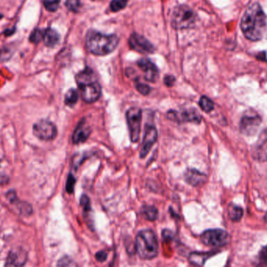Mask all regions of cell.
I'll return each instance as SVG.
<instances>
[{"mask_svg": "<svg viewBox=\"0 0 267 267\" xmlns=\"http://www.w3.org/2000/svg\"><path fill=\"white\" fill-rule=\"evenodd\" d=\"M241 29L245 38L251 41H259L265 35L267 29V16L257 2L250 5L244 13Z\"/></svg>", "mask_w": 267, "mask_h": 267, "instance_id": "obj_1", "label": "cell"}, {"mask_svg": "<svg viewBox=\"0 0 267 267\" xmlns=\"http://www.w3.org/2000/svg\"><path fill=\"white\" fill-rule=\"evenodd\" d=\"M76 82L81 97L86 103H94L101 96L102 89L92 70L86 67L76 76Z\"/></svg>", "mask_w": 267, "mask_h": 267, "instance_id": "obj_2", "label": "cell"}, {"mask_svg": "<svg viewBox=\"0 0 267 267\" xmlns=\"http://www.w3.org/2000/svg\"><path fill=\"white\" fill-rule=\"evenodd\" d=\"M119 38L116 35H104L99 31H89L86 36L88 50L94 55L105 56L118 47Z\"/></svg>", "mask_w": 267, "mask_h": 267, "instance_id": "obj_3", "label": "cell"}, {"mask_svg": "<svg viewBox=\"0 0 267 267\" xmlns=\"http://www.w3.org/2000/svg\"><path fill=\"white\" fill-rule=\"evenodd\" d=\"M136 251L142 259H152L158 255L159 245L156 235L151 230L140 231L136 236Z\"/></svg>", "mask_w": 267, "mask_h": 267, "instance_id": "obj_4", "label": "cell"}, {"mask_svg": "<svg viewBox=\"0 0 267 267\" xmlns=\"http://www.w3.org/2000/svg\"><path fill=\"white\" fill-rule=\"evenodd\" d=\"M196 23V14L189 6H177L171 15V25L177 30L190 29Z\"/></svg>", "mask_w": 267, "mask_h": 267, "instance_id": "obj_5", "label": "cell"}, {"mask_svg": "<svg viewBox=\"0 0 267 267\" xmlns=\"http://www.w3.org/2000/svg\"><path fill=\"white\" fill-rule=\"evenodd\" d=\"M129 128L130 138L133 143L138 142L141 133L142 110L138 108H131L126 113Z\"/></svg>", "mask_w": 267, "mask_h": 267, "instance_id": "obj_6", "label": "cell"}, {"mask_svg": "<svg viewBox=\"0 0 267 267\" xmlns=\"http://www.w3.org/2000/svg\"><path fill=\"white\" fill-rule=\"evenodd\" d=\"M201 239L204 245L213 248H220L227 245L229 241L228 234L221 229L208 230L203 233Z\"/></svg>", "mask_w": 267, "mask_h": 267, "instance_id": "obj_7", "label": "cell"}, {"mask_svg": "<svg viewBox=\"0 0 267 267\" xmlns=\"http://www.w3.org/2000/svg\"><path fill=\"white\" fill-rule=\"evenodd\" d=\"M33 133L42 141H53L57 137V128L50 121L40 120L34 125Z\"/></svg>", "mask_w": 267, "mask_h": 267, "instance_id": "obj_8", "label": "cell"}, {"mask_svg": "<svg viewBox=\"0 0 267 267\" xmlns=\"http://www.w3.org/2000/svg\"><path fill=\"white\" fill-rule=\"evenodd\" d=\"M167 118L171 121L176 122H190V123H200L202 117L200 114L195 109L191 108L188 110H184L181 112H177L174 110H170L167 113Z\"/></svg>", "mask_w": 267, "mask_h": 267, "instance_id": "obj_9", "label": "cell"}, {"mask_svg": "<svg viewBox=\"0 0 267 267\" xmlns=\"http://www.w3.org/2000/svg\"><path fill=\"white\" fill-rule=\"evenodd\" d=\"M261 123V118L255 114H245L241 118V132L247 136H252L257 132Z\"/></svg>", "mask_w": 267, "mask_h": 267, "instance_id": "obj_10", "label": "cell"}, {"mask_svg": "<svg viewBox=\"0 0 267 267\" xmlns=\"http://www.w3.org/2000/svg\"><path fill=\"white\" fill-rule=\"evenodd\" d=\"M158 139V132L156 127L152 125H147L146 126V133L144 136L142 149L140 151V157H146L156 141Z\"/></svg>", "mask_w": 267, "mask_h": 267, "instance_id": "obj_11", "label": "cell"}, {"mask_svg": "<svg viewBox=\"0 0 267 267\" xmlns=\"http://www.w3.org/2000/svg\"><path fill=\"white\" fill-rule=\"evenodd\" d=\"M130 47L141 53H152L155 50L153 45L142 35L133 33L129 39Z\"/></svg>", "mask_w": 267, "mask_h": 267, "instance_id": "obj_12", "label": "cell"}, {"mask_svg": "<svg viewBox=\"0 0 267 267\" xmlns=\"http://www.w3.org/2000/svg\"><path fill=\"white\" fill-rule=\"evenodd\" d=\"M252 156L255 160L265 161L267 160V128L262 132L257 142L253 146Z\"/></svg>", "mask_w": 267, "mask_h": 267, "instance_id": "obj_13", "label": "cell"}, {"mask_svg": "<svg viewBox=\"0 0 267 267\" xmlns=\"http://www.w3.org/2000/svg\"><path fill=\"white\" fill-rule=\"evenodd\" d=\"M138 67L142 69L145 75V79L151 82H156L159 79V70L152 62L147 58H142L138 62Z\"/></svg>", "mask_w": 267, "mask_h": 267, "instance_id": "obj_14", "label": "cell"}, {"mask_svg": "<svg viewBox=\"0 0 267 267\" xmlns=\"http://www.w3.org/2000/svg\"><path fill=\"white\" fill-rule=\"evenodd\" d=\"M91 134V128L85 123V119L80 122L79 124L75 128L74 132L72 137V141L75 144L85 143V141L89 139V136Z\"/></svg>", "mask_w": 267, "mask_h": 267, "instance_id": "obj_15", "label": "cell"}, {"mask_svg": "<svg viewBox=\"0 0 267 267\" xmlns=\"http://www.w3.org/2000/svg\"><path fill=\"white\" fill-rule=\"evenodd\" d=\"M184 179L188 184L197 187L203 185L205 182L207 181V177L204 173L198 170L189 169L184 174Z\"/></svg>", "mask_w": 267, "mask_h": 267, "instance_id": "obj_16", "label": "cell"}, {"mask_svg": "<svg viewBox=\"0 0 267 267\" xmlns=\"http://www.w3.org/2000/svg\"><path fill=\"white\" fill-rule=\"evenodd\" d=\"M43 41L46 47H55L59 43V35L53 29H46L43 32Z\"/></svg>", "mask_w": 267, "mask_h": 267, "instance_id": "obj_17", "label": "cell"}, {"mask_svg": "<svg viewBox=\"0 0 267 267\" xmlns=\"http://www.w3.org/2000/svg\"><path fill=\"white\" fill-rule=\"evenodd\" d=\"M213 255L210 252H193L189 256V262L193 265L203 266L209 257Z\"/></svg>", "mask_w": 267, "mask_h": 267, "instance_id": "obj_18", "label": "cell"}, {"mask_svg": "<svg viewBox=\"0 0 267 267\" xmlns=\"http://www.w3.org/2000/svg\"><path fill=\"white\" fill-rule=\"evenodd\" d=\"M142 212L146 220L149 221H155L158 217V209L155 206L145 205L142 208Z\"/></svg>", "mask_w": 267, "mask_h": 267, "instance_id": "obj_19", "label": "cell"}, {"mask_svg": "<svg viewBox=\"0 0 267 267\" xmlns=\"http://www.w3.org/2000/svg\"><path fill=\"white\" fill-rule=\"evenodd\" d=\"M229 216L231 217V220L234 222H237L241 220L243 216V209L239 206L235 204L229 205Z\"/></svg>", "mask_w": 267, "mask_h": 267, "instance_id": "obj_20", "label": "cell"}, {"mask_svg": "<svg viewBox=\"0 0 267 267\" xmlns=\"http://www.w3.org/2000/svg\"><path fill=\"white\" fill-rule=\"evenodd\" d=\"M78 100V94L75 89H71L65 95V104L67 106L73 107L77 104Z\"/></svg>", "mask_w": 267, "mask_h": 267, "instance_id": "obj_21", "label": "cell"}, {"mask_svg": "<svg viewBox=\"0 0 267 267\" xmlns=\"http://www.w3.org/2000/svg\"><path fill=\"white\" fill-rule=\"evenodd\" d=\"M25 256H26V255H24V254H20L18 252H13L9 256L8 261L6 263V266H21V263H20V261H19V260L25 262Z\"/></svg>", "mask_w": 267, "mask_h": 267, "instance_id": "obj_22", "label": "cell"}, {"mask_svg": "<svg viewBox=\"0 0 267 267\" xmlns=\"http://www.w3.org/2000/svg\"><path fill=\"white\" fill-rule=\"evenodd\" d=\"M198 104H199L201 109L204 110L205 112H210L211 110H213L214 108V104L213 101L207 96H202Z\"/></svg>", "mask_w": 267, "mask_h": 267, "instance_id": "obj_23", "label": "cell"}, {"mask_svg": "<svg viewBox=\"0 0 267 267\" xmlns=\"http://www.w3.org/2000/svg\"><path fill=\"white\" fill-rule=\"evenodd\" d=\"M128 0H112L110 9L114 12H118L125 8L128 4Z\"/></svg>", "mask_w": 267, "mask_h": 267, "instance_id": "obj_24", "label": "cell"}, {"mask_svg": "<svg viewBox=\"0 0 267 267\" xmlns=\"http://www.w3.org/2000/svg\"><path fill=\"white\" fill-rule=\"evenodd\" d=\"M44 7L49 12H55L59 8L60 0H43Z\"/></svg>", "mask_w": 267, "mask_h": 267, "instance_id": "obj_25", "label": "cell"}, {"mask_svg": "<svg viewBox=\"0 0 267 267\" xmlns=\"http://www.w3.org/2000/svg\"><path fill=\"white\" fill-rule=\"evenodd\" d=\"M66 6L69 11L77 13L78 12L80 7H81V2H80V0H67Z\"/></svg>", "mask_w": 267, "mask_h": 267, "instance_id": "obj_26", "label": "cell"}, {"mask_svg": "<svg viewBox=\"0 0 267 267\" xmlns=\"http://www.w3.org/2000/svg\"><path fill=\"white\" fill-rule=\"evenodd\" d=\"M42 39H43V32L39 29H35L30 35V41L35 44L39 43Z\"/></svg>", "mask_w": 267, "mask_h": 267, "instance_id": "obj_27", "label": "cell"}, {"mask_svg": "<svg viewBox=\"0 0 267 267\" xmlns=\"http://www.w3.org/2000/svg\"><path fill=\"white\" fill-rule=\"evenodd\" d=\"M75 182L76 180H75L74 176L72 174H70L67 178V186H66V190H67V193H69V194L73 193Z\"/></svg>", "mask_w": 267, "mask_h": 267, "instance_id": "obj_28", "label": "cell"}, {"mask_svg": "<svg viewBox=\"0 0 267 267\" xmlns=\"http://www.w3.org/2000/svg\"><path fill=\"white\" fill-rule=\"evenodd\" d=\"M81 205L85 212L91 210V201L87 195H82L81 198Z\"/></svg>", "mask_w": 267, "mask_h": 267, "instance_id": "obj_29", "label": "cell"}, {"mask_svg": "<svg viewBox=\"0 0 267 267\" xmlns=\"http://www.w3.org/2000/svg\"><path fill=\"white\" fill-rule=\"evenodd\" d=\"M136 89H137V90H138L140 94H142L144 96L148 95L150 91H151V89H150L148 85L141 83V82H138V83L136 84Z\"/></svg>", "mask_w": 267, "mask_h": 267, "instance_id": "obj_30", "label": "cell"}, {"mask_svg": "<svg viewBox=\"0 0 267 267\" xmlns=\"http://www.w3.org/2000/svg\"><path fill=\"white\" fill-rule=\"evenodd\" d=\"M259 264L260 265H267V246L264 247L259 252Z\"/></svg>", "mask_w": 267, "mask_h": 267, "instance_id": "obj_31", "label": "cell"}, {"mask_svg": "<svg viewBox=\"0 0 267 267\" xmlns=\"http://www.w3.org/2000/svg\"><path fill=\"white\" fill-rule=\"evenodd\" d=\"M108 257V253L105 251H99L95 254V259H97V261L104 262L106 260Z\"/></svg>", "mask_w": 267, "mask_h": 267, "instance_id": "obj_32", "label": "cell"}, {"mask_svg": "<svg viewBox=\"0 0 267 267\" xmlns=\"http://www.w3.org/2000/svg\"><path fill=\"white\" fill-rule=\"evenodd\" d=\"M59 266H76L75 263H73V261L70 259L69 258L67 257H64L63 259L59 260V263H58Z\"/></svg>", "mask_w": 267, "mask_h": 267, "instance_id": "obj_33", "label": "cell"}, {"mask_svg": "<svg viewBox=\"0 0 267 267\" xmlns=\"http://www.w3.org/2000/svg\"><path fill=\"white\" fill-rule=\"evenodd\" d=\"M175 82V78L172 76H167L164 78V83L167 86H172Z\"/></svg>", "mask_w": 267, "mask_h": 267, "instance_id": "obj_34", "label": "cell"}, {"mask_svg": "<svg viewBox=\"0 0 267 267\" xmlns=\"http://www.w3.org/2000/svg\"><path fill=\"white\" fill-rule=\"evenodd\" d=\"M266 57H267V53H266V52H261V53H259V54L256 56V58L260 60V61H267Z\"/></svg>", "mask_w": 267, "mask_h": 267, "instance_id": "obj_35", "label": "cell"}, {"mask_svg": "<svg viewBox=\"0 0 267 267\" xmlns=\"http://www.w3.org/2000/svg\"><path fill=\"white\" fill-rule=\"evenodd\" d=\"M92 1H99V0H92Z\"/></svg>", "mask_w": 267, "mask_h": 267, "instance_id": "obj_36", "label": "cell"}]
</instances>
